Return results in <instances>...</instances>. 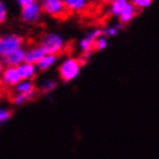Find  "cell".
I'll list each match as a JSON object with an SVG mask.
<instances>
[{
	"instance_id": "cell-17",
	"label": "cell",
	"mask_w": 159,
	"mask_h": 159,
	"mask_svg": "<svg viewBox=\"0 0 159 159\" xmlns=\"http://www.w3.org/2000/svg\"><path fill=\"white\" fill-rule=\"evenodd\" d=\"M57 85H58V83H57L56 80L46 79L43 83L40 84L39 90L43 92V93H46V95H48V93H51L52 91H54V90H56Z\"/></svg>"
},
{
	"instance_id": "cell-13",
	"label": "cell",
	"mask_w": 159,
	"mask_h": 159,
	"mask_svg": "<svg viewBox=\"0 0 159 159\" xmlns=\"http://www.w3.org/2000/svg\"><path fill=\"white\" fill-rule=\"evenodd\" d=\"M57 61H58V56L51 54V53H45L36 64V67L38 72H46L57 64Z\"/></svg>"
},
{
	"instance_id": "cell-26",
	"label": "cell",
	"mask_w": 159,
	"mask_h": 159,
	"mask_svg": "<svg viewBox=\"0 0 159 159\" xmlns=\"http://www.w3.org/2000/svg\"><path fill=\"white\" fill-rule=\"evenodd\" d=\"M2 89V84H1V82H0V90Z\"/></svg>"
},
{
	"instance_id": "cell-18",
	"label": "cell",
	"mask_w": 159,
	"mask_h": 159,
	"mask_svg": "<svg viewBox=\"0 0 159 159\" xmlns=\"http://www.w3.org/2000/svg\"><path fill=\"white\" fill-rule=\"evenodd\" d=\"M125 28V25L122 23H119L116 24V25H110L107 28L103 29V35L104 36L108 37H116L119 35V32Z\"/></svg>"
},
{
	"instance_id": "cell-2",
	"label": "cell",
	"mask_w": 159,
	"mask_h": 159,
	"mask_svg": "<svg viewBox=\"0 0 159 159\" xmlns=\"http://www.w3.org/2000/svg\"><path fill=\"white\" fill-rule=\"evenodd\" d=\"M39 45L45 53H51L59 57L62 52H65L67 43L58 32H46L40 37Z\"/></svg>"
},
{
	"instance_id": "cell-22",
	"label": "cell",
	"mask_w": 159,
	"mask_h": 159,
	"mask_svg": "<svg viewBox=\"0 0 159 159\" xmlns=\"http://www.w3.org/2000/svg\"><path fill=\"white\" fill-rule=\"evenodd\" d=\"M13 113L11 110L5 107H0V125H4V123L8 122L11 118H12Z\"/></svg>"
},
{
	"instance_id": "cell-20",
	"label": "cell",
	"mask_w": 159,
	"mask_h": 159,
	"mask_svg": "<svg viewBox=\"0 0 159 159\" xmlns=\"http://www.w3.org/2000/svg\"><path fill=\"white\" fill-rule=\"evenodd\" d=\"M129 1L135 6L137 11H142V9L149 8L153 4V0H129Z\"/></svg>"
},
{
	"instance_id": "cell-14",
	"label": "cell",
	"mask_w": 159,
	"mask_h": 159,
	"mask_svg": "<svg viewBox=\"0 0 159 159\" xmlns=\"http://www.w3.org/2000/svg\"><path fill=\"white\" fill-rule=\"evenodd\" d=\"M13 89L15 92L20 93H36V87L32 80H21Z\"/></svg>"
},
{
	"instance_id": "cell-1",
	"label": "cell",
	"mask_w": 159,
	"mask_h": 159,
	"mask_svg": "<svg viewBox=\"0 0 159 159\" xmlns=\"http://www.w3.org/2000/svg\"><path fill=\"white\" fill-rule=\"evenodd\" d=\"M85 64L81 58L67 57L62 59L58 67V74L64 83H69L80 75L82 66Z\"/></svg>"
},
{
	"instance_id": "cell-4",
	"label": "cell",
	"mask_w": 159,
	"mask_h": 159,
	"mask_svg": "<svg viewBox=\"0 0 159 159\" xmlns=\"http://www.w3.org/2000/svg\"><path fill=\"white\" fill-rule=\"evenodd\" d=\"M24 46V38L17 34H5L0 36V58Z\"/></svg>"
},
{
	"instance_id": "cell-19",
	"label": "cell",
	"mask_w": 159,
	"mask_h": 159,
	"mask_svg": "<svg viewBox=\"0 0 159 159\" xmlns=\"http://www.w3.org/2000/svg\"><path fill=\"white\" fill-rule=\"evenodd\" d=\"M108 46V40L107 37L100 35L99 37H97L93 44V51H104L105 48H107Z\"/></svg>"
},
{
	"instance_id": "cell-25",
	"label": "cell",
	"mask_w": 159,
	"mask_h": 159,
	"mask_svg": "<svg viewBox=\"0 0 159 159\" xmlns=\"http://www.w3.org/2000/svg\"><path fill=\"white\" fill-rule=\"evenodd\" d=\"M98 1H99L102 5H108L112 1V0H98Z\"/></svg>"
},
{
	"instance_id": "cell-21",
	"label": "cell",
	"mask_w": 159,
	"mask_h": 159,
	"mask_svg": "<svg viewBox=\"0 0 159 159\" xmlns=\"http://www.w3.org/2000/svg\"><path fill=\"white\" fill-rule=\"evenodd\" d=\"M8 19V7L4 0H0V25L7 21Z\"/></svg>"
},
{
	"instance_id": "cell-15",
	"label": "cell",
	"mask_w": 159,
	"mask_h": 159,
	"mask_svg": "<svg viewBox=\"0 0 159 159\" xmlns=\"http://www.w3.org/2000/svg\"><path fill=\"white\" fill-rule=\"evenodd\" d=\"M129 0H112L111 2L108 4V13L110 15H112L113 17H118L120 14V12L123 9V7L127 5V2Z\"/></svg>"
},
{
	"instance_id": "cell-7",
	"label": "cell",
	"mask_w": 159,
	"mask_h": 159,
	"mask_svg": "<svg viewBox=\"0 0 159 159\" xmlns=\"http://www.w3.org/2000/svg\"><path fill=\"white\" fill-rule=\"evenodd\" d=\"M20 81L21 77L17 68L14 66H5L4 70L0 75V82L2 84V87L14 88Z\"/></svg>"
},
{
	"instance_id": "cell-10",
	"label": "cell",
	"mask_w": 159,
	"mask_h": 159,
	"mask_svg": "<svg viewBox=\"0 0 159 159\" xmlns=\"http://www.w3.org/2000/svg\"><path fill=\"white\" fill-rule=\"evenodd\" d=\"M44 54H45V52L39 44L35 45V46H30L27 50H24V61L36 65Z\"/></svg>"
},
{
	"instance_id": "cell-8",
	"label": "cell",
	"mask_w": 159,
	"mask_h": 159,
	"mask_svg": "<svg viewBox=\"0 0 159 159\" xmlns=\"http://www.w3.org/2000/svg\"><path fill=\"white\" fill-rule=\"evenodd\" d=\"M62 1L70 15L72 14L80 15L88 13L93 2V0H62Z\"/></svg>"
},
{
	"instance_id": "cell-16",
	"label": "cell",
	"mask_w": 159,
	"mask_h": 159,
	"mask_svg": "<svg viewBox=\"0 0 159 159\" xmlns=\"http://www.w3.org/2000/svg\"><path fill=\"white\" fill-rule=\"evenodd\" d=\"M36 93H20V92H15V95L12 97V102L16 106H22L25 103H28L29 100L34 99Z\"/></svg>"
},
{
	"instance_id": "cell-11",
	"label": "cell",
	"mask_w": 159,
	"mask_h": 159,
	"mask_svg": "<svg viewBox=\"0 0 159 159\" xmlns=\"http://www.w3.org/2000/svg\"><path fill=\"white\" fill-rule=\"evenodd\" d=\"M16 68L19 70L21 80H34L37 76V72H38L36 65L25 62V61L16 66Z\"/></svg>"
},
{
	"instance_id": "cell-24",
	"label": "cell",
	"mask_w": 159,
	"mask_h": 159,
	"mask_svg": "<svg viewBox=\"0 0 159 159\" xmlns=\"http://www.w3.org/2000/svg\"><path fill=\"white\" fill-rule=\"evenodd\" d=\"M4 68H5V64H4V61H2V59L0 58V75H1V73L4 70Z\"/></svg>"
},
{
	"instance_id": "cell-5",
	"label": "cell",
	"mask_w": 159,
	"mask_h": 159,
	"mask_svg": "<svg viewBox=\"0 0 159 159\" xmlns=\"http://www.w3.org/2000/svg\"><path fill=\"white\" fill-rule=\"evenodd\" d=\"M100 35H103V29L102 28H96L92 29L90 32H88L87 35L80 40L79 43V48L81 51V59L83 60L84 62H87L88 59L90 58L91 53L93 52V44L97 37H99Z\"/></svg>"
},
{
	"instance_id": "cell-3",
	"label": "cell",
	"mask_w": 159,
	"mask_h": 159,
	"mask_svg": "<svg viewBox=\"0 0 159 159\" xmlns=\"http://www.w3.org/2000/svg\"><path fill=\"white\" fill-rule=\"evenodd\" d=\"M42 12L56 20H65L70 15L62 0H37Z\"/></svg>"
},
{
	"instance_id": "cell-23",
	"label": "cell",
	"mask_w": 159,
	"mask_h": 159,
	"mask_svg": "<svg viewBox=\"0 0 159 159\" xmlns=\"http://www.w3.org/2000/svg\"><path fill=\"white\" fill-rule=\"evenodd\" d=\"M35 1H37V0H15V2L20 8L24 7V6H28V5L35 2Z\"/></svg>"
},
{
	"instance_id": "cell-6",
	"label": "cell",
	"mask_w": 159,
	"mask_h": 159,
	"mask_svg": "<svg viewBox=\"0 0 159 159\" xmlns=\"http://www.w3.org/2000/svg\"><path fill=\"white\" fill-rule=\"evenodd\" d=\"M42 15H43V12L38 1H35L28 6L21 8L20 17L22 22L27 24H36L42 19Z\"/></svg>"
},
{
	"instance_id": "cell-9",
	"label": "cell",
	"mask_w": 159,
	"mask_h": 159,
	"mask_svg": "<svg viewBox=\"0 0 159 159\" xmlns=\"http://www.w3.org/2000/svg\"><path fill=\"white\" fill-rule=\"evenodd\" d=\"M136 15H137V9L130 1H128L127 5L123 7V9L120 12L119 16L116 19L119 20V23H122L123 25H126V24L130 23L131 21L136 17Z\"/></svg>"
},
{
	"instance_id": "cell-12",
	"label": "cell",
	"mask_w": 159,
	"mask_h": 159,
	"mask_svg": "<svg viewBox=\"0 0 159 159\" xmlns=\"http://www.w3.org/2000/svg\"><path fill=\"white\" fill-rule=\"evenodd\" d=\"M2 61L5 66H14V67L19 66L24 61V48H21L16 51L11 52L9 54L2 58Z\"/></svg>"
}]
</instances>
